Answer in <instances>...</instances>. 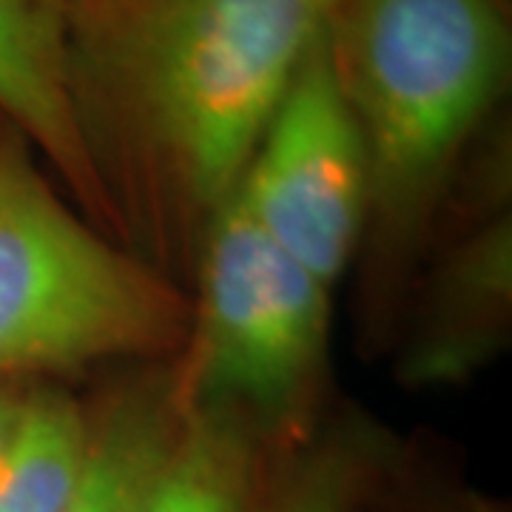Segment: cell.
<instances>
[{
  "instance_id": "ba28073f",
  "label": "cell",
  "mask_w": 512,
  "mask_h": 512,
  "mask_svg": "<svg viewBox=\"0 0 512 512\" xmlns=\"http://www.w3.org/2000/svg\"><path fill=\"white\" fill-rule=\"evenodd\" d=\"M276 456L248 421L220 410L185 413L126 512H256Z\"/></svg>"
},
{
  "instance_id": "7c38bea8",
  "label": "cell",
  "mask_w": 512,
  "mask_h": 512,
  "mask_svg": "<svg viewBox=\"0 0 512 512\" xmlns=\"http://www.w3.org/2000/svg\"><path fill=\"white\" fill-rule=\"evenodd\" d=\"M35 384L37 382H20V379H0V458L18 433Z\"/></svg>"
},
{
  "instance_id": "7a4b0ae2",
  "label": "cell",
  "mask_w": 512,
  "mask_h": 512,
  "mask_svg": "<svg viewBox=\"0 0 512 512\" xmlns=\"http://www.w3.org/2000/svg\"><path fill=\"white\" fill-rule=\"evenodd\" d=\"M330 57L367 160L370 325H390L470 140L510 80L501 0H339Z\"/></svg>"
},
{
  "instance_id": "277c9868",
  "label": "cell",
  "mask_w": 512,
  "mask_h": 512,
  "mask_svg": "<svg viewBox=\"0 0 512 512\" xmlns=\"http://www.w3.org/2000/svg\"><path fill=\"white\" fill-rule=\"evenodd\" d=\"M191 288L188 333L168 362L183 416L231 413L279 456L305 444L328 370L333 288L279 248L237 194L202 239Z\"/></svg>"
},
{
  "instance_id": "8992f818",
  "label": "cell",
  "mask_w": 512,
  "mask_h": 512,
  "mask_svg": "<svg viewBox=\"0 0 512 512\" xmlns=\"http://www.w3.org/2000/svg\"><path fill=\"white\" fill-rule=\"evenodd\" d=\"M512 311L510 211L473 225L441 256L416 308L399 376L407 387L470 379L507 345Z\"/></svg>"
},
{
  "instance_id": "30bf717a",
  "label": "cell",
  "mask_w": 512,
  "mask_h": 512,
  "mask_svg": "<svg viewBox=\"0 0 512 512\" xmlns=\"http://www.w3.org/2000/svg\"><path fill=\"white\" fill-rule=\"evenodd\" d=\"M89 453V407L37 382L18 433L0 458V512H63Z\"/></svg>"
},
{
  "instance_id": "5b68a950",
  "label": "cell",
  "mask_w": 512,
  "mask_h": 512,
  "mask_svg": "<svg viewBox=\"0 0 512 512\" xmlns=\"http://www.w3.org/2000/svg\"><path fill=\"white\" fill-rule=\"evenodd\" d=\"M328 35L299 66L237 197L279 248L336 288L365 237L367 160Z\"/></svg>"
},
{
  "instance_id": "52a82bcc",
  "label": "cell",
  "mask_w": 512,
  "mask_h": 512,
  "mask_svg": "<svg viewBox=\"0 0 512 512\" xmlns=\"http://www.w3.org/2000/svg\"><path fill=\"white\" fill-rule=\"evenodd\" d=\"M0 117L32 143L74 208L117 239L69 97V0H0Z\"/></svg>"
},
{
  "instance_id": "4fadbf2b",
  "label": "cell",
  "mask_w": 512,
  "mask_h": 512,
  "mask_svg": "<svg viewBox=\"0 0 512 512\" xmlns=\"http://www.w3.org/2000/svg\"><path fill=\"white\" fill-rule=\"evenodd\" d=\"M74 3H77V0H69V9H72V6H74Z\"/></svg>"
},
{
  "instance_id": "8fae6325",
  "label": "cell",
  "mask_w": 512,
  "mask_h": 512,
  "mask_svg": "<svg viewBox=\"0 0 512 512\" xmlns=\"http://www.w3.org/2000/svg\"><path fill=\"white\" fill-rule=\"evenodd\" d=\"M384 467V439L362 421L313 433L274 458L256 512H362Z\"/></svg>"
},
{
  "instance_id": "3957f363",
  "label": "cell",
  "mask_w": 512,
  "mask_h": 512,
  "mask_svg": "<svg viewBox=\"0 0 512 512\" xmlns=\"http://www.w3.org/2000/svg\"><path fill=\"white\" fill-rule=\"evenodd\" d=\"M191 296L97 231L0 117V379L171 362Z\"/></svg>"
},
{
  "instance_id": "9c48e42d",
  "label": "cell",
  "mask_w": 512,
  "mask_h": 512,
  "mask_svg": "<svg viewBox=\"0 0 512 512\" xmlns=\"http://www.w3.org/2000/svg\"><path fill=\"white\" fill-rule=\"evenodd\" d=\"M183 424L168 362L117 382L89 407V453L63 512H126Z\"/></svg>"
},
{
  "instance_id": "6da1fadb",
  "label": "cell",
  "mask_w": 512,
  "mask_h": 512,
  "mask_svg": "<svg viewBox=\"0 0 512 512\" xmlns=\"http://www.w3.org/2000/svg\"><path fill=\"white\" fill-rule=\"evenodd\" d=\"M339 0H77L69 97L117 239L177 285Z\"/></svg>"
}]
</instances>
